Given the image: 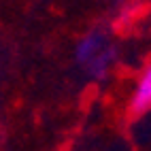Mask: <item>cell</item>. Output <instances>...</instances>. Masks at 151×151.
I'll return each mask as SVG.
<instances>
[{
	"mask_svg": "<svg viewBox=\"0 0 151 151\" xmlns=\"http://www.w3.org/2000/svg\"><path fill=\"white\" fill-rule=\"evenodd\" d=\"M149 109H151V66H147V70L143 73L136 85V92L132 96V102H130V117H138L147 113Z\"/></svg>",
	"mask_w": 151,
	"mask_h": 151,
	"instance_id": "cell-1",
	"label": "cell"
}]
</instances>
